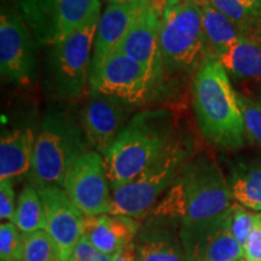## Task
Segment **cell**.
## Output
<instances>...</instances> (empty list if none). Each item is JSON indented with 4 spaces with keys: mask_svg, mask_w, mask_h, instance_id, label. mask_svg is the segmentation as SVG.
Masks as SVG:
<instances>
[{
    "mask_svg": "<svg viewBox=\"0 0 261 261\" xmlns=\"http://www.w3.org/2000/svg\"><path fill=\"white\" fill-rule=\"evenodd\" d=\"M227 178L210 155H194L182 166L177 179L155 213L174 218L181 226L217 223L226 217L233 204Z\"/></svg>",
    "mask_w": 261,
    "mask_h": 261,
    "instance_id": "obj_1",
    "label": "cell"
},
{
    "mask_svg": "<svg viewBox=\"0 0 261 261\" xmlns=\"http://www.w3.org/2000/svg\"><path fill=\"white\" fill-rule=\"evenodd\" d=\"M196 123L205 142L220 150L246 144L242 108L227 71L213 56H205L192 80Z\"/></svg>",
    "mask_w": 261,
    "mask_h": 261,
    "instance_id": "obj_2",
    "label": "cell"
},
{
    "mask_svg": "<svg viewBox=\"0 0 261 261\" xmlns=\"http://www.w3.org/2000/svg\"><path fill=\"white\" fill-rule=\"evenodd\" d=\"M174 132L168 110H144L133 115L103 155L112 190L133 180L154 162L174 138Z\"/></svg>",
    "mask_w": 261,
    "mask_h": 261,
    "instance_id": "obj_3",
    "label": "cell"
},
{
    "mask_svg": "<svg viewBox=\"0 0 261 261\" xmlns=\"http://www.w3.org/2000/svg\"><path fill=\"white\" fill-rule=\"evenodd\" d=\"M90 146L81 123L73 114L56 108L48 110L35 136L33 185L63 188L68 171L81 155L90 151Z\"/></svg>",
    "mask_w": 261,
    "mask_h": 261,
    "instance_id": "obj_4",
    "label": "cell"
},
{
    "mask_svg": "<svg viewBox=\"0 0 261 261\" xmlns=\"http://www.w3.org/2000/svg\"><path fill=\"white\" fill-rule=\"evenodd\" d=\"M194 156L188 137L174 136L171 143L139 175L113 191L110 214L139 218L156 204L177 179L182 166Z\"/></svg>",
    "mask_w": 261,
    "mask_h": 261,
    "instance_id": "obj_5",
    "label": "cell"
},
{
    "mask_svg": "<svg viewBox=\"0 0 261 261\" xmlns=\"http://www.w3.org/2000/svg\"><path fill=\"white\" fill-rule=\"evenodd\" d=\"M100 16L99 8L80 28L51 47L47 58L48 86L61 99H79L90 86L94 39Z\"/></svg>",
    "mask_w": 261,
    "mask_h": 261,
    "instance_id": "obj_6",
    "label": "cell"
},
{
    "mask_svg": "<svg viewBox=\"0 0 261 261\" xmlns=\"http://www.w3.org/2000/svg\"><path fill=\"white\" fill-rule=\"evenodd\" d=\"M160 44L165 70H197L207 56L202 31V6L182 0L174 8L163 9Z\"/></svg>",
    "mask_w": 261,
    "mask_h": 261,
    "instance_id": "obj_7",
    "label": "cell"
},
{
    "mask_svg": "<svg viewBox=\"0 0 261 261\" xmlns=\"http://www.w3.org/2000/svg\"><path fill=\"white\" fill-rule=\"evenodd\" d=\"M18 8L39 44L52 47L80 28L100 0H21Z\"/></svg>",
    "mask_w": 261,
    "mask_h": 261,
    "instance_id": "obj_8",
    "label": "cell"
},
{
    "mask_svg": "<svg viewBox=\"0 0 261 261\" xmlns=\"http://www.w3.org/2000/svg\"><path fill=\"white\" fill-rule=\"evenodd\" d=\"M63 189L85 217L110 214L113 191L102 154L90 150L71 166Z\"/></svg>",
    "mask_w": 261,
    "mask_h": 261,
    "instance_id": "obj_9",
    "label": "cell"
},
{
    "mask_svg": "<svg viewBox=\"0 0 261 261\" xmlns=\"http://www.w3.org/2000/svg\"><path fill=\"white\" fill-rule=\"evenodd\" d=\"M158 86L159 81L120 48L109 55L98 74L90 80V92L119 98L133 107L144 104Z\"/></svg>",
    "mask_w": 261,
    "mask_h": 261,
    "instance_id": "obj_10",
    "label": "cell"
},
{
    "mask_svg": "<svg viewBox=\"0 0 261 261\" xmlns=\"http://www.w3.org/2000/svg\"><path fill=\"white\" fill-rule=\"evenodd\" d=\"M33 34L21 16L9 9L0 16V71L10 83L29 85L37 77Z\"/></svg>",
    "mask_w": 261,
    "mask_h": 261,
    "instance_id": "obj_11",
    "label": "cell"
},
{
    "mask_svg": "<svg viewBox=\"0 0 261 261\" xmlns=\"http://www.w3.org/2000/svg\"><path fill=\"white\" fill-rule=\"evenodd\" d=\"M80 114V123L90 145L104 155L123 127L132 119L136 107L119 98L90 92Z\"/></svg>",
    "mask_w": 261,
    "mask_h": 261,
    "instance_id": "obj_12",
    "label": "cell"
},
{
    "mask_svg": "<svg viewBox=\"0 0 261 261\" xmlns=\"http://www.w3.org/2000/svg\"><path fill=\"white\" fill-rule=\"evenodd\" d=\"M40 195L46 218L45 231L60 250L62 260L70 261L75 247L83 237L85 215L70 201L61 187H35Z\"/></svg>",
    "mask_w": 261,
    "mask_h": 261,
    "instance_id": "obj_13",
    "label": "cell"
},
{
    "mask_svg": "<svg viewBox=\"0 0 261 261\" xmlns=\"http://www.w3.org/2000/svg\"><path fill=\"white\" fill-rule=\"evenodd\" d=\"M161 10V3L152 0L117 47L129 58L144 67L159 83L165 74L160 44L163 15Z\"/></svg>",
    "mask_w": 261,
    "mask_h": 261,
    "instance_id": "obj_14",
    "label": "cell"
},
{
    "mask_svg": "<svg viewBox=\"0 0 261 261\" xmlns=\"http://www.w3.org/2000/svg\"><path fill=\"white\" fill-rule=\"evenodd\" d=\"M180 240L188 261H237L244 259L243 247L234 240L228 230L226 217L217 223L181 226Z\"/></svg>",
    "mask_w": 261,
    "mask_h": 261,
    "instance_id": "obj_15",
    "label": "cell"
},
{
    "mask_svg": "<svg viewBox=\"0 0 261 261\" xmlns=\"http://www.w3.org/2000/svg\"><path fill=\"white\" fill-rule=\"evenodd\" d=\"M152 0H135L125 4L108 5L98 24L90 80L96 76L109 55L120 46L123 39Z\"/></svg>",
    "mask_w": 261,
    "mask_h": 261,
    "instance_id": "obj_16",
    "label": "cell"
},
{
    "mask_svg": "<svg viewBox=\"0 0 261 261\" xmlns=\"http://www.w3.org/2000/svg\"><path fill=\"white\" fill-rule=\"evenodd\" d=\"M139 224L126 215L100 214L85 217L83 236L99 252L114 256L133 242Z\"/></svg>",
    "mask_w": 261,
    "mask_h": 261,
    "instance_id": "obj_17",
    "label": "cell"
},
{
    "mask_svg": "<svg viewBox=\"0 0 261 261\" xmlns=\"http://www.w3.org/2000/svg\"><path fill=\"white\" fill-rule=\"evenodd\" d=\"M35 136L29 128L4 130L0 139V181L31 174Z\"/></svg>",
    "mask_w": 261,
    "mask_h": 261,
    "instance_id": "obj_18",
    "label": "cell"
},
{
    "mask_svg": "<svg viewBox=\"0 0 261 261\" xmlns=\"http://www.w3.org/2000/svg\"><path fill=\"white\" fill-rule=\"evenodd\" d=\"M228 75L238 80H261V42L242 37L218 55Z\"/></svg>",
    "mask_w": 261,
    "mask_h": 261,
    "instance_id": "obj_19",
    "label": "cell"
},
{
    "mask_svg": "<svg viewBox=\"0 0 261 261\" xmlns=\"http://www.w3.org/2000/svg\"><path fill=\"white\" fill-rule=\"evenodd\" d=\"M202 31L205 54L217 57L243 37L236 25L212 4L202 6Z\"/></svg>",
    "mask_w": 261,
    "mask_h": 261,
    "instance_id": "obj_20",
    "label": "cell"
},
{
    "mask_svg": "<svg viewBox=\"0 0 261 261\" xmlns=\"http://www.w3.org/2000/svg\"><path fill=\"white\" fill-rule=\"evenodd\" d=\"M240 29L243 37L257 39L261 33V0H211Z\"/></svg>",
    "mask_w": 261,
    "mask_h": 261,
    "instance_id": "obj_21",
    "label": "cell"
},
{
    "mask_svg": "<svg viewBox=\"0 0 261 261\" xmlns=\"http://www.w3.org/2000/svg\"><path fill=\"white\" fill-rule=\"evenodd\" d=\"M233 200L253 212H261V175L246 161L236 162L227 178Z\"/></svg>",
    "mask_w": 261,
    "mask_h": 261,
    "instance_id": "obj_22",
    "label": "cell"
},
{
    "mask_svg": "<svg viewBox=\"0 0 261 261\" xmlns=\"http://www.w3.org/2000/svg\"><path fill=\"white\" fill-rule=\"evenodd\" d=\"M12 223L23 234L42 231L46 227L44 204L38 189L33 184L25 185L19 194Z\"/></svg>",
    "mask_w": 261,
    "mask_h": 261,
    "instance_id": "obj_23",
    "label": "cell"
},
{
    "mask_svg": "<svg viewBox=\"0 0 261 261\" xmlns=\"http://www.w3.org/2000/svg\"><path fill=\"white\" fill-rule=\"evenodd\" d=\"M21 261H63L56 243L45 230L23 234Z\"/></svg>",
    "mask_w": 261,
    "mask_h": 261,
    "instance_id": "obj_24",
    "label": "cell"
},
{
    "mask_svg": "<svg viewBox=\"0 0 261 261\" xmlns=\"http://www.w3.org/2000/svg\"><path fill=\"white\" fill-rule=\"evenodd\" d=\"M261 220V213H254L241 204L233 203L226 215L228 230L241 246L246 247L253 230Z\"/></svg>",
    "mask_w": 261,
    "mask_h": 261,
    "instance_id": "obj_25",
    "label": "cell"
},
{
    "mask_svg": "<svg viewBox=\"0 0 261 261\" xmlns=\"http://www.w3.org/2000/svg\"><path fill=\"white\" fill-rule=\"evenodd\" d=\"M23 253V233L11 221L0 225V260L21 261Z\"/></svg>",
    "mask_w": 261,
    "mask_h": 261,
    "instance_id": "obj_26",
    "label": "cell"
},
{
    "mask_svg": "<svg viewBox=\"0 0 261 261\" xmlns=\"http://www.w3.org/2000/svg\"><path fill=\"white\" fill-rule=\"evenodd\" d=\"M244 120V135L250 144L261 146V103L238 93Z\"/></svg>",
    "mask_w": 261,
    "mask_h": 261,
    "instance_id": "obj_27",
    "label": "cell"
},
{
    "mask_svg": "<svg viewBox=\"0 0 261 261\" xmlns=\"http://www.w3.org/2000/svg\"><path fill=\"white\" fill-rule=\"evenodd\" d=\"M142 261H185L187 257L171 241L151 240L139 246Z\"/></svg>",
    "mask_w": 261,
    "mask_h": 261,
    "instance_id": "obj_28",
    "label": "cell"
},
{
    "mask_svg": "<svg viewBox=\"0 0 261 261\" xmlns=\"http://www.w3.org/2000/svg\"><path fill=\"white\" fill-rule=\"evenodd\" d=\"M16 194L11 180L0 181V219L4 221L14 220L16 211Z\"/></svg>",
    "mask_w": 261,
    "mask_h": 261,
    "instance_id": "obj_29",
    "label": "cell"
},
{
    "mask_svg": "<svg viewBox=\"0 0 261 261\" xmlns=\"http://www.w3.org/2000/svg\"><path fill=\"white\" fill-rule=\"evenodd\" d=\"M70 261H112V256L99 252L83 236L71 254Z\"/></svg>",
    "mask_w": 261,
    "mask_h": 261,
    "instance_id": "obj_30",
    "label": "cell"
},
{
    "mask_svg": "<svg viewBox=\"0 0 261 261\" xmlns=\"http://www.w3.org/2000/svg\"><path fill=\"white\" fill-rule=\"evenodd\" d=\"M244 259L247 261H261V220L253 230L244 247Z\"/></svg>",
    "mask_w": 261,
    "mask_h": 261,
    "instance_id": "obj_31",
    "label": "cell"
},
{
    "mask_svg": "<svg viewBox=\"0 0 261 261\" xmlns=\"http://www.w3.org/2000/svg\"><path fill=\"white\" fill-rule=\"evenodd\" d=\"M112 261H142L140 259L139 247H137L135 242L129 243L122 250L112 256Z\"/></svg>",
    "mask_w": 261,
    "mask_h": 261,
    "instance_id": "obj_32",
    "label": "cell"
},
{
    "mask_svg": "<svg viewBox=\"0 0 261 261\" xmlns=\"http://www.w3.org/2000/svg\"><path fill=\"white\" fill-rule=\"evenodd\" d=\"M163 4V9H168V8H174L180 4L182 0H161Z\"/></svg>",
    "mask_w": 261,
    "mask_h": 261,
    "instance_id": "obj_33",
    "label": "cell"
},
{
    "mask_svg": "<svg viewBox=\"0 0 261 261\" xmlns=\"http://www.w3.org/2000/svg\"><path fill=\"white\" fill-rule=\"evenodd\" d=\"M107 2L109 5H117V4H125V3H129V2H135V0H104Z\"/></svg>",
    "mask_w": 261,
    "mask_h": 261,
    "instance_id": "obj_34",
    "label": "cell"
},
{
    "mask_svg": "<svg viewBox=\"0 0 261 261\" xmlns=\"http://www.w3.org/2000/svg\"><path fill=\"white\" fill-rule=\"evenodd\" d=\"M194 2L197 3L198 5H201V6H204V5L210 4V3H211V0H194Z\"/></svg>",
    "mask_w": 261,
    "mask_h": 261,
    "instance_id": "obj_35",
    "label": "cell"
},
{
    "mask_svg": "<svg viewBox=\"0 0 261 261\" xmlns=\"http://www.w3.org/2000/svg\"><path fill=\"white\" fill-rule=\"evenodd\" d=\"M256 40H257V41H260V42H261V33H260V34H259V37H257V39H256Z\"/></svg>",
    "mask_w": 261,
    "mask_h": 261,
    "instance_id": "obj_36",
    "label": "cell"
}]
</instances>
